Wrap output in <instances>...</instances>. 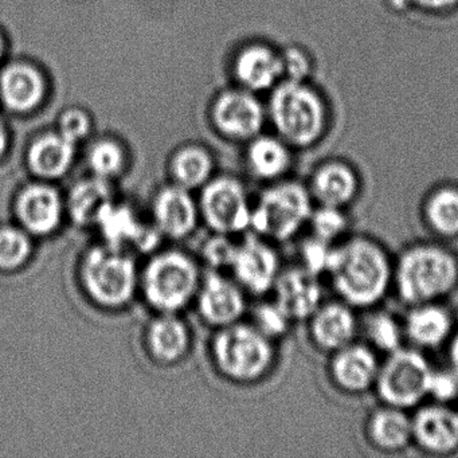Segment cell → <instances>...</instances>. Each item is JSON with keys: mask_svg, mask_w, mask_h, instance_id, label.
<instances>
[{"mask_svg": "<svg viewBox=\"0 0 458 458\" xmlns=\"http://www.w3.org/2000/svg\"><path fill=\"white\" fill-rule=\"evenodd\" d=\"M327 275L343 302L351 308H371L387 294L394 265L379 243L353 237L334 246Z\"/></svg>", "mask_w": 458, "mask_h": 458, "instance_id": "cell-1", "label": "cell"}, {"mask_svg": "<svg viewBox=\"0 0 458 458\" xmlns=\"http://www.w3.org/2000/svg\"><path fill=\"white\" fill-rule=\"evenodd\" d=\"M140 267L135 254L104 242L82 251L76 267L77 284L85 299L98 310H125L139 296Z\"/></svg>", "mask_w": 458, "mask_h": 458, "instance_id": "cell-2", "label": "cell"}, {"mask_svg": "<svg viewBox=\"0 0 458 458\" xmlns=\"http://www.w3.org/2000/svg\"><path fill=\"white\" fill-rule=\"evenodd\" d=\"M199 262L181 249H157L140 267L139 294L155 313H182L202 284Z\"/></svg>", "mask_w": 458, "mask_h": 458, "instance_id": "cell-3", "label": "cell"}, {"mask_svg": "<svg viewBox=\"0 0 458 458\" xmlns=\"http://www.w3.org/2000/svg\"><path fill=\"white\" fill-rule=\"evenodd\" d=\"M393 284L404 304L438 302L458 288V259L436 243L410 246L394 265Z\"/></svg>", "mask_w": 458, "mask_h": 458, "instance_id": "cell-4", "label": "cell"}, {"mask_svg": "<svg viewBox=\"0 0 458 458\" xmlns=\"http://www.w3.org/2000/svg\"><path fill=\"white\" fill-rule=\"evenodd\" d=\"M275 340L251 323H238L214 329L210 358L214 369L227 382L254 385L261 382L276 364Z\"/></svg>", "mask_w": 458, "mask_h": 458, "instance_id": "cell-5", "label": "cell"}, {"mask_svg": "<svg viewBox=\"0 0 458 458\" xmlns=\"http://www.w3.org/2000/svg\"><path fill=\"white\" fill-rule=\"evenodd\" d=\"M312 211V197L302 184L281 182L253 203L250 232L270 242H285L304 227Z\"/></svg>", "mask_w": 458, "mask_h": 458, "instance_id": "cell-6", "label": "cell"}, {"mask_svg": "<svg viewBox=\"0 0 458 458\" xmlns=\"http://www.w3.org/2000/svg\"><path fill=\"white\" fill-rule=\"evenodd\" d=\"M433 369L422 352L415 348H403L388 353L380 364L375 391L386 406L410 409L418 406L428 396V380Z\"/></svg>", "mask_w": 458, "mask_h": 458, "instance_id": "cell-7", "label": "cell"}, {"mask_svg": "<svg viewBox=\"0 0 458 458\" xmlns=\"http://www.w3.org/2000/svg\"><path fill=\"white\" fill-rule=\"evenodd\" d=\"M276 127L292 146L315 143L324 130L326 112L320 98L299 81H289L276 90L272 100Z\"/></svg>", "mask_w": 458, "mask_h": 458, "instance_id": "cell-8", "label": "cell"}, {"mask_svg": "<svg viewBox=\"0 0 458 458\" xmlns=\"http://www.w3.org/2000/svg\"><path fill=\"white\" fill-rule=\"evenodd\" d=\"M198 205L202 224L210 233L234 237L250 232L253 202L238 179L211 178L200 189Z\"/></svg>", "mask_w": 458, "mask_h": 458, "instance_id": "cell-9", "label": "cell"}, {"mask_svg": "<svg viewBox=\"0 0 458 458\" xmlns=\"http://www.w3.org/2000/svg\"><path fill=\"white\" fill-rule=\"evenodd\" d=\"M96 229L101 242L135 256L154 253L163 241L151 216H143L132 203L119 199L104 214Z\"/></svg>", "mask_w": 458, "mask_h": 458, "instance_id": "cell-10", "label": "cell"}, {"mask_svg": "<svg viewBox=\"0 0 458 458\" xmlns=\"http://www.w3.org/2000/svg\"><path fill=\"white\" fill-rule=\"evenodd\" d=\"M18 225L36 240L52 237L68 218L65 197L50 182L26 184L14 200Z\"/></svg>", "mask_w": 458, "mask_h": 458, "instance_id": "cell-11", "label": "cell"}, {"mask_svg": "<svg viewBox=\"0 0 458 458\" xmlns=\"http://www.w3.org/2000/svg\"><path fill=\"white\" fill-rule=\"evenodd\" d=\"M229 272L246 293L262 296L272 291L280 275V259L270 241L248 232L237 242Z\"/></svg>", "mask_w": 458, "mask_h": 458, "instance_id": "cell-12", "label": "cell"}, {"mask_svg": "<svg viewBox=\"0 0 458 458\" xmlns=\"http://www.w3.org/2000/svg\"><path fill=\"white\" fill-rule=\"evenodd\" d=\"M200 320L213 329L238 323L245 316L246 292L224 272L210 270L203 277L194 301Z\"/></svg>", "mask_w": 458, "mask_h": 458, "instance_id": "cell-13", "label": "cell"}, {"mask_svg": "<svg viewBox=\"0 0 458 458\" xmlns=\"http://www.w3.org/2000/svg\"><path fill=\"white\" fill-rule=\"evenodd\" d=\"M149 216L163 240H187L202 224L199 205L192 191L174 183L155 192Z\"/></svg>", "mask_w": 458, "mask_h": 458, "instance_id": "cell-14", "label": "cell"}, {"mask_svg": "<svg viewBox=\"0 0 458 458\" xmlns=\"http://www.w3.org/2000/svg\"><path fill=\"white\" fill-rule=\"evenodd\" d=\"M191 347L192 331L181 313H155L144 327V352L157 366H176L189 356Z\"/></svg>", "mask_w": 458, "mask_h": 458, "instance_id": "cell-15", "label": "cell"}, {"mask_svg": "<svg viewBox=\"0 0 458 458\" xmlns=\"http://www.w3.org/2000/svg\"><path fill=\"white\" fill-rule=\"evenodd\" d=\"M412 442L428 454L446 455L458 450V411L446 403L420 407L411 417Z\"/></svg>", "mask_w": 458, "mask_h": 458, "instance_id": "cell-16", "label": "cell"}, {"mask_svg": "<svg viewBox=\"0 0 458 458\" xmlns=\"http://www.w3.org/2000/svg\"><path fill=\"white\" fill-rule=\"evenodd\" d=\"M379 366L375 350L351 343L332 353L329 377L343 393L358 395L374 388Z\"/></svg>", "mask_w": 458, "mask_h": 458, "instance_id": "cell-17", "label": "cell"}, {"mask_svg": "<svg viewBox=\"0 0 458 458\" xmlns=\"http://www.w3.org/2000/svg\"><path fill=\"white\" fill-rule=\"evenodd\" d=\"M272 291L275 301L292 321L310 318L320 307L323 297L318 276L302 267L281 270Z\"/></svg>", "mask_w": 458, "mask_h": 458, "instance_id": "cell-18", "label": "cell"}, {"mask_svg": "<svg viewBox=\"0 0 458 458\" xmlns=\"http://www.w3.org/2000/svg\"><path fill=\"white\" fill-rule=\"evenodd\" d=\"M353 308L345 302L321 304L310 316V335L313 344L324 352H336L351 344L358 332Z\"/></svg>", "mask_w": 458, "mask_h": 458, "instance_id": "cell-19", "label": "cell"}, {"mask_svg": "<svg viewBox=\"0 0 458 458\" xmlns=\"http://www.w3.org/2000/svg\"><path fill=\"white\" fill-rule=\"evenodd\" d=\"M66 200V214L72 224L82 229L98 227L104 214L116 202L112 182L90 176L77 182Z\"/></svg>", "mask_w": 458, "mask_h": 458, "instance_id": "cell-20", "label": "cell"}, {"mask_svg": "<svg viewBox=\"0 0 458 458\" xmlns=\"http://www.w3.org/2000/svg\"><path fill=\"white\" fill-rule=\"evenodd\" d=\"M404 339L422 350L441 347L452 336L453 318L438 302L411 305L403 320Z\"/></svg>", "mask_w": 458, "mask_h": 458, "instance_id": "cell-21", "label": "cell"}, {"mask_svg": "<svg viewBox=\"0 0 458 458\" xmlns=\"http://www.w3.org/2000/svg\"><path fill=\"white\" fill-rule=\"evenodd\" d=\"M366 433L375 449L387 453L401 452L412 442L411 418L403 409L383 404L369 415Z\"/></svg>", "mask_w": 458, "mask_h": 458, "instance_id": "cell-22", "label": "cell"}, {"mask_svg": "<svg viewBox=\"0 0 458 458\" xmlns=\"http://www.w3.org/2000/svg\"><path fill=\"white\" fill-rule=\"evenodd\" d=\"M358 192V176L343 163L321 165L310 183V197L318 205L328 208H344L355 200Z\"/></svg>", "mask_w": 458, "mask_h": 458, "instance_id": "cell-23", "label": "cell"}, {"mask_svg": "<svg viewBox=\"0 0 458 458\" xmlns=\"http://www.w3.org/2000/svg\"><path fill=\"white\" fill-rule=\"evenodd\" d=\"M216 120L222 132L248 139L259 133L264 122L261 106L245 93L225 95L216 106Z\"/></svg>", "mask_w": 458, "mask_h": 458, "instance_id": "cell-24", "label": "cell"}, {"mask_svg": "<svg viewBox=\"0 0 458 458\" xmlns=\"http://www.w3.org/2000/svg\"><path fill=\"white\" fill-rule=\"evenodd\" d=\"M74 143L63 135H49L37 140L29 149L28 165L39 181L63 178L71 170Z\"/></svg>", "mask_w": 458, "mask_h": 458, "instance_id": "cell-25", "label": "cell"}, {"mask_svg": "<svg viewBox=\"0 0 458 458\" xmlns=\"http://www.w3.org/2000/svg\"><path fill=\"white\" fill-rule=\"evenodd\" d=\"M4 103L18 112L33 109L44 95L41 76L30 66L15 65L4 72L0 80Z\"/></svg>", "mask_w": 458, "mask_h": 458, "instance_id": "cell-26", "label": "cell"}, {"mask_svg": "<svg viewBox=\"0 0 458 458\" xmlns=\"http://www.w3.org/2000/svg\"><path fill=\"white\" fill-rule=\"evenodd\" d=\"M423 218L428 229L441 238H458V187L442 186L423 203Z\"/></svg>", "mask_w": 458, "mask_h": 458, "instance_id": "cell-27", "label": "cell"}, {"mask_svg": "<svg viewBox=\"0 0 458 458\" xmlns=\"http://www.w3.org/2000/svg\"><path fill=\"white\" fill-rule=\"evenodd\" d=\"M284 65L267 47H250L241 55L237 73L250 89H267L283 74Z\"/></svg>", "mask_w": 458, "mask_h": 458, "instance_id": "cell-28", "label": "cell"}, {"mask_svg": "<svg viewBox=\"0 0 458 458\" xmlns=\"http://www.w3.org/2000/svg\"><path fill=\"white\" fill-rule=\"evenodd\" d=\"M249 167L257 178L273 181L288 170L291 157L281 141L272 138L257 139L248 154Z\"/></svg>", "mask_w": 458, "mask_h": 458, "instance_id": "cell-29", "label": "cell"}, {"mask_svg": "<svg viewBox=\"0 0 458 458\" xmlns=\"http://www.w3.org/2000/svg\"><path fill=\"white\" fill-rule=\"evenodd\" d=\"M171 173L174 184L194 191L202 189L210 181L213 160L203 149L190 147L175 155L171 165Z\"/></svg>", "mask_w": 458, "mask_h": 458, "instance_id": "cell-30", "label": "cell"}, {"mask_svg": "<svg viewBox=\"0 0 458 458\" xmlns=\"http://www.w3.org/2000/svg\"><path fill=\"white\" fill-rule=\"evenodd\" d=\"M34 240L20 225L0 227V269L13 272L26 267L36 249Z\"/></svg>", "mask_w": 458, "mask_h": 458, "instance_id": "cell-31", "label": "cell"}, {"mask_svg": "<svg viewBox=\"0 0 458 458\" xmlns=\"http://www.w3.org/2000/svg\"><path fill=\"white\" fill-rule=\"evenodd\" d=\"M364 335L372 350L391 353L402 347L403 326L387 312H375L364 323Z\"/></svg>", "mask_w": 458, "mask_h": 458, "instance_id": "cell-32", "label": "cell"}, {"mask_svg": "<svg viewBox=\"0 0 458 458\" xmlns=\"http://www.w3.org/2000/svg\"><path fill=\"white\" fill-rule=\"evenodd\" d=\"M88 162L93 176L112 182L124 170V152L117 144L103 141L90 149Z\"/></svg>", "mask_w": 458, "mask_h": 458, "instance_id": "cell-33", "label": "cell"}, {"mask_svg": "<svg viewBox=\"0 0 458 458\" xmlns=\"http://www.w3.org/2000/svg\"><path fill=\"white\" fill-rule=\"evenodd\" d=\"M310 222L313 235L329 243L339 240L348 227V219L343 208L328 206H320L318 210L312 211Z\"/></svg>", "mask_w": 458, "mask_h": 458, "instance_id": "cell-34", "label": "cell"}, {"mask_svg": "<svg viewBox=\"0 0 458 458\" xmlns=\"http://www.w3.org/2000/svg\"><path fill=\"white\" fill-rule=\"evenodd\" d=\"M235 248H237V242H234L230 235L210 233V237L202 243L200 257L211 270L225 272L229 270L232 265Z\"/></svg>", "mask_w": 458, "mask_h": 458, "instance_id": "cell-35", "label": "cell"}, {"mask_svg": "<svg viewBox=\"0 0 458 458\" xmlns=\"http://www.w3.org/2000/svg\"><path fill=\"white\" fill-rule=\"evenodd\" d=\"M291 323L289 316L278 307L276 301L262 302L253 310L251 324L272 340L285 335Z\"/></svg>", "mask_w": 458, "mask_h": 458, "instance_id": "cell-36", "label": "cell"}, {"mask_svg": "<svg viewBox=\"0 0 458 458\" xmlns=\"http://www.w3.org/2000/svg\"><path fill=\"white\" fill-rule=\"evenodd\" d=\"M332 249H334L332 243L326 242L315 235L310 240H305L301 245L302 267L316 276L327 273Z\"/></svg>", "mask_w": 458, "mask_h": 458, "instance_id": "cell-37", "label": "cell"}, {"mask_svg": "<svg viewBox=\"0 0 458 458\" xmlns=\"http://www.w3.org/2000/svg\"><path fill=\"white\" fill-rule=\"evenodd\" d=\"M428 396L437 403H449L458 396V377L447 369H433L428 380Z\"/></svg>", "mask_w": 458, "mask_h": 458, "instance_id": "cell-38", "label": "cell"}, {"mask_svg": "<svg viewBox=\"0 0 458 458\" xmlns=\"http://www.w3.org/2000/svg\"><path fill=\"white\" fill-rule=\"evenodd\" d=\"M89 131V122L82 112L71 111L61 120V135L76 144L80 139L85 138Z\"/></svg>", "mask_w": 458, "mask_h": 458, "instance_id": "cell-39", "label": "cell"}, {"mask_svg": "<svg viewBox=\"0 0 458 458\" xmlns=\"http://www.w3.org/2000/svg\"><path fill=\"white\" fill-rule=\"evenodd\" d=\"M284 69L286 68L291 74L292 81H299L308 71V64L305 58L299 52H291L286 57V64H284Z\"/></svg>", "mask_w": 458, "mask_h": 458, "instance_id": "cell-40", "label": "cell"}, {"mask_svg": "<svg viewBox=\"0 0 458 458\" xmlns=\"http://www.w3.org/2000/svg\"><path fill=\"white\" fill-rule=\"evenodd\" d=\"M447 360H449L450 371L458 377V332L450 336Z\"/></svg>", "mask_w": 458, "mask_h": 458, "instance_id": "cell-41", "label": "cell"}, {"mask_svg": "<svg viewBox=\"0 0 458 458\" xmlns=\"http://www.w3.org/2000/svg\"><path fill=\"white\" fill-rule=\"evenodd\" d=\"M415 2L426 9L438 10L453 6L457 4L458 0H415Z\"/></svg>", "mask_w": 458, "mask_h": 458, "instance_id": "cell-42", "label": "cell"}, {"mask_svg": "<svg viewBox=\"0 0 458 458\" xmlns=\"http://www.w3.org/2000/svg\"><path fill=\"white\" fill-rule=\"evenodd\" d=\"M7 148V136L4 128L0 127V157H4Z\"/></svg>", "mask_w": 458, "mask_h": 458, "instance_id": "cell-43", "label": "cell"}, {"mask_svg": "<svg viewBox=\"0 0 458 458\" xmlns=\"http://www.w3.org/2000/svg\"><path fill=\"white\" fill-rule=\"evenodd\" d=\"M2 55H4V42H2V38H0V58H2Z\"/></svg>", "mask_w": 458, "mask_h": 458, "instance_id": "cell-44", "label": "cell"}]
</instances>
